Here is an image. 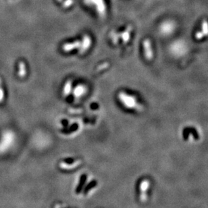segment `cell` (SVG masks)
Listing matches in <instances>:
<instances>
[{"label":"cell","mask_w":208,"mask_h":208,"mask_svg":"<svg viewBox=\"0 0 208 208\" xmlns=\"http://www.w3.org/2000/svg\"><path fill=\"white\" fill-rule=\"evenodd\" d=\"M118 98L123 106L128 109H135L138 112L143 110V105L138 102L137 98L133 95L128 94L126 92L120 91L118 93Z\"/></svg>","instance_id":"cell-1"},{"label":"cell","mask_w":208,"mask_h":208,"mask_svg":"<svg viewBox=\"0 0 208 208\" xmlns=\"http://www.w3.org/2000/svg\"><path fill=\"white\" fill-rule=\"evenodd\" d=\"M149 186H150V183L148 180L145 179L142 181L140 183L139 185V191H140V201L142 203H145L147 201L148 195H147V192H148Z\"/></svg>","instance_id":"cell-2"},{"label":"cell","mask_w":208,"mask_h":208,"mask_svg":"<svg viewBox=\"0 0 208 208\" xmlns=\"http://www.w3.org/2000/svg\"><path fill=\"white\" fill-rule=\"evenodd\" d=\"M92 45V39L91 37L88 35H85L82 38V41L81 42V45L79 47V53L83 54L86 51L89 50V49L91 48Z\"/></svg>","instance_id":"cell-3"},{"label":"cell","mask_w":208,"mask_h":208,"mask_svg":"<svg viewBox=\"0 0 208 208\" xmlns=\"http://www.w3.org/2000/svg\"><path fill=\"white\" fill-rule=\"evenodd\" d=\"M86 3L94 5L97 12L101 16H104L106 12V7L104 0H86Z\"/></svg>","instance_id":"cell-4"},{"label":"cell","mask_w":208,"mask_h":208,"mask_svg":"<svg viewBox=\"0 0 208 208\" xmlns=\"http://www.w3.org/2000/svg\"><path fill=\"white\" fill-rule=\"evenodd\" d=\"M143 45L145 57L147 60H152L153 58V51L150 40L148 39H145L143 42Z\"/></svg>","instance_id":"cell-5"},{"label":"cell","mask_w":208,"mask_h":208,"mask_svg":"<svg viewBox=\"0 0 208 208\" xmlns=\"http://www.w3.org/2000/svg\"><path fill=\"white\" fill-rule=\"evenodd\" d=\"M81 45V41L78 40L74 41L73 42H70V43H66L62 45V50L64 52H70L76 49L79 48Z\"/></svg>","instance_id":"cell-6"},{"label":"cell","mask_w":208,"mask_h":208,"mask_svg":"<svg viewBox=\"0 0 208 208\" xmlns=\"http://www.w3.org/2000/svg\"><path fill=\"white\" fill-rule=\"evenodd\" d=\"M86 92H87V87L85 85H77L73 90V95L76 98H80L85 95Z\"/></svg>","instance_id":"cell-7"},{"label":"cell","mask_w":208,"mask_h":208,"mask_svg":"<svg viewBox=\"0 0 208 208\" xmlns=\"http://www.w3.org/2000/svg\"><path fill=\"white\" fill-rule=\"evenodd\" d=\"M161 32L163 35H170L171 34L172 31L174 30V26L172 22H166L165 23L161 25L160 27Z\"/></svg>","instance_id":"cell-8"},{"label":"cell","mask_w":208,"mask_h":208,"mask_svg":"<svg viewBox=\"0 0 208 208\" xmlns=\"http://www.w3.org/2000/svg\"><path fill=\"white\" fill-rule=\"evenodd\" d=\"M132 28L131 26L128 25V27L126 28V29L123 32H121L120 34V37L122 39L124 43H127L129 41L130 39V36H131V32H132Z\"/></svg>","instance_id":"cell-9"},{"label":"cell","mask_w":208,"mask_h":208,"mask_svg":"<svg viewBox=\"0 0 208 208\" xmlns=\"http://www.w3.org/2000/svg\"><path fill=\"white\" fill-rule=\"evenodd\" d=\"M174 44V43H173ZM173 50V53H176L178 54H178H181V53H183L184 50H186L185 48V45H184V43H181L180 42H176V43H175L174 45H172V50Z\"/></svg>","instance_id":"cell-10"},{"label":"cell","mask_w":208,"mask_h":208,"mask_svg":"<svg viewBox=\"0 0 208 208\" xmlns=\"http://www.w3.org/2000/svg\"><path fill=\"white\" fill-rule=\"evenodd\" d=\"M27 67H26V64L24 62L20 61L18 63V75L20 78H24V77L27 75Z\"/></svg>","instance_id":"cell-11"},{"label":"cell","mask_w":208,"mask_h":208,"mask_svg":"<svg viewBox=\"0 0 208 208\" xmlns=\"http://www.w3.org/2000/svg\"><path fill=\"white\" fill-rule=\"evenodd\" d=\"M72 81L71 80H68L66 82V83L64 84V87H63L62 93L64 97H66L68 95H69L71 93L72 91Z\"/></svg>","instance_id":"cell-12"},{"label":"cell","mask_w":208,"mask_h":208,"mask_svg":"<svg viewBox=\"0 0 208 208\" xmlns=\"http://www.w3.org/2000/svg\"><path fill=\"white\" fill-rule=\"evenodd\" d=\"M81 161H76V162H74L72 163H66L64 162H62V163H60V167L63 169H72V168H74L75 167H77L78 165H80Z\"/></svg>","instance_id":"cell-13"},{"label":"cell","mask_w":208,"mask_h":208,"mask_svg":"<svg viewBox=\"0 0 208 208\" xmlns=\"http://www.w3.org/2000/svg\"><path fill=\"white\" fill-rule=\"evenodd\" d=\"M110 38L112 39V42H113V43L114 44H117L118 43L119 40H120V33H118V32H112L110 35Z\"/></svg>","instance_id":"cell-14"},{"label":"cell","mask_w":208,"mask_h":208,"mask_svg":"<svg viewBox=\"0 0 208 208\" xmlns=\"http://www.w3.org/2000/svg\"><path fill=\"white\" fill-rule=\"evenodd\" d=\"M202 29V32H203V34L204 35V36H207L208 35V22H207V20H205L203 21Z\"/></svg>","instance_id":"cell-15"},{"label":"cell","mask_w":208,"mask_h":208,"mask_svg":"<svg viewBox=\"0 0 208 208\" xmlns=\"http://www.w3.org/2000/svg\"><path fill=\"white\" fill-rule=\"evenodd\" d=\"M86 181V175H83V176H81V181H80V183H79V184H78V187L76 188V193H79L81 191V189H82V187H83V184L84 183H85V182Z\"/></svg>","instance_id":"cell-16"},{"label":"cell","mask_w":208,"mask_h":208,"mask_svg":"<svg viewBox=\"0 0 208 208\" xmlns=\"http://www.w3.org/2000/svg\"><path fill=\"white\" fill-rule=\"evenodd\" d=\"M1 84H2L1 79L0 78V103H1L4 99V91L3 89V88H2Z\"/></svg>","instance_id":"cell-17"},{"label":"cell","mask_w":208,"mask_h":208,"mask_svg":"<svg viewBox=\"0 0 208 208\" xmlns=\"http://www.w3.org/2000/svg\"><path fill=\"white\" fill-rule=\"evenodd\" d=\"M96 184H97V183H96V182H95V181H92L91 183L89 184L88 185H87V186H86V189H85V193L88 192V191H89L91 189L94 188L95 186H96Z\"/></svg>","instance_id":"cell-18"},{"label":"cell","mask_w":208,"mask_h":208,"mask_svg":"<svg viewBox=\"0 0 208 208\" xmlns=\"http://www.w3.org/2000/svg\"><path fill=\"white\" fill-rule=\"evenodd\" d=\"M204 37V35L203 34V32L202 31H197L195 34V38L197 39V40H200V39H202Z\"/></svg>","instance_id":"cell-19"}]
</instances>
